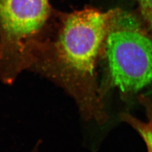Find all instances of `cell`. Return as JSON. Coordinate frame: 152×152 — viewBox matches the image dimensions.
<instances>
[{"label": "cell", "instance_id": "cell-1", "mask_svg": "<svg viewBox=\"0 0 152 152\" xmlns=\"http://www.w3.org/2000/svg\"><path fill=\"white\" fill-rule=\"evenodd\" d=\"M115 11L85 8L54 12L47 33L33 51L29 70L46 78L88 113L96 61Z\"/></svg>", "mask_w": 152, "mask_h": 152}, {"label": "cell", "instance_id": "cell-2", "mask_svg": "<svg viewBox=\"0 0 152 152\" xmlns=\"http://www.w3.org/2000/svg\"><path fill=\"white\" fill-rule=\"evenodd\" d=\"M54 11L49 0H0V80L10 85L29 69L33 50Z\"/></svg>", "mask_w": 152, "mask_h": 152}, {"label": "cell", "instance_id": "cell-3", "mask_svg": "<svg viewBox=\"0 0 152 152\" xmlns=\"http://www.w3.org/2000/svg\"><path fill=\"white\" fill-rule=\"evenodd\" d=\"M112 83L125 93L152 83V39L132 16L115 11L105 40Z\"/></svg>", "mask_w": 152, "mask_h": 152}, {"label": "cell", "instance_id": "cell-4", "mask_svg": "<svg viewBox=\"0 0 152 152\" xmlns=\"http://www.w3.org/2000/svg\"><path fill=\"white\" fill-rule=\"evenodd\" d=\"M140 102L146 110L147 122L140 121L130 114H124L123 119L137 131L146 143L148 151L152 152V103L149 99L143 96L140 98Z\"/></svg>", "mask_w": 152, "mask_h": 152}, {"label": "cell", "instance_id": "cell-5", "mask_svg": "<svg viewBox=\"0 0 152 152\" xmlns=\"http://www.w3.org/2000/svg\"><path fill=\"white\" fill-rule=\"evenodd\" d=\"M41 142H38L36 143V144L33 148L32 149L31 151L30 152H39V148H40V144Z\"/></svg>", "mask_w": 152, "mask_h": 152}, {"label": "cell", "instance_id": "cell-6", "mask_svg": "<svg viewBox=\"0 0 152 152\" xmlns=\"http://www.w3.org/2000/svg\"><path fill=\"white\" fill-rule=\"evenodd\" d=\"M1 54L0 53V60H1Z\"/></svg>", "mask_w": 152, "mask_h": 152}, {"label": "cell", "instance_id": "cell-7", "mask_svg": "<svg viewBox=\"0 0 152 152\" xmlns=\"http://www.w3.org/2000/svg\"><path fill=\"white\" fill-rule=\"evenodd\" d=\"M148 152H151L150 151H148Z\"/></svg>", "mask_w": 152, "mask_h": 152}]
</instances>
